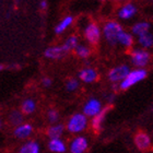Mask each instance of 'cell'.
<instances>
[{"label":"cell","instance_id":"cell-3","mask_svg":"<svg viewBox=\"0 0 153 153\" xmlns=\"http://www.w3.org/2000/svg\"><path fill=\"white\" fill-rule=\"evenodd\" d=\"M147 76V71L144 69H136V70L130 71V74H128L126 79L120 82V89L121 90H127L134 84L138 83L139 81L143 80Z\"/></svg>","mask_w":153,"mask_h":153},{"label":"cell","instance_id":"cell-12","mask_svg":"<svg viewBox=\"0 0 153 153\" xmlns=\"http://www.w3.org/2000/svg\"><path fill=\"white\" fill-rule=\"evenodd\" d=\"M136 12H137V8L131 3H127V4H125L124 7L120 8L118 16L121 19H130L136 14Z\"/></svg>","mask_w":153,"mask_h":153},{"label":"cell","instance_id":"cell-14","mask_svg":"<svg viewBox=\"0 0 153 153\" xmlns=\"http://www.w3.org/2000/svg\"><path fill=\"white\" fill-rule=\"evenodd\" d=\"M109 106H106L105 108H103L102 109V112L100 113L99 115H96L95 117H93V119H92V127H93V129L94 130H100L101 129V126H102V123H103V120L105 119V116H106V114H107V112L109 111Z\"/></svg>","mask_w":153,"mask_h":153},{"label":"cell","instance_id":"cell-27","mask_svg":"<svg viewBox=\"0 0 153 153\" xmlns=\"http://www.w3.org/2000/svg\"><path fill=\"white\" fill-rule=\"evenodd\" d=\"M47 115H48V119H49L51 123H55L58 119V113L56 111H54V109H51Z\"/></svg>","mask_w":153,"mask_h":153},{"label":"cell","instance_id":"cell-29","mask_svg":"<svg viewBox=\"0 0 153 153\" xmlns=\"http://www.w3.org/2000/svg\"><path fill=\"white\" fill-rule=\"evenodd\" d=\"M46 7H47V2H46V1H42V2H41V8H42V9H45Z\"/></svg>","mask_w":153,"mask_h":153},{"label":"cell","instance_id":"cell-17","mask_svg":"<svg viewBox=\"0 0 153 153\" xmlns=\"http://www.w3.org/2000/svg\"><path fill=\"white\" fill-rule=\"evenodd\" d=\"M20 153H39V146L35 141H29L22 146Z\"/></svg>","mask_w":153,"mask_h":153},{"label":"cell","instance_id":"cell-19","mask_svg":"<svg viewBox=\"0 0 153 153\" xmlns=\"http://www.w3.org/2000/svg\"><path fill=\"white\" fill-rule=\"evenodd\" d=\"M72 22H74V18H72V16H66V18L55 27V32L57 33V34H60V33L64 32L67 27H69Z\"/></svg>","mask_w":153,"mask_h":153},{"label":"cell","instance_id":"cell-28","mask_svg":"<svg viewBox=\"0 0 153 153\" xmlns=\"http://www.w3.org/2000/svg\"><path fill=\"white\" fill-rule=\"evenodd\" d=\"M42 82H43V85L44 86H51V80L49 79V78H43Z\"/></svg>","mask_w":153,"mask_h":153},{"label":"cell","instance_id":"cell-4","mask_svg":"<svg viewBox=\"0 0 153 153\" xmlns=\"http://www.w3.org/2000/svg\"><path fill=\"white\" fill-rule=\"evenodd\" d=\"M130 74V69L126 65H121L118 67H115L114 69L109 71L108 74V79L112 82H119V81H124L128 76V74Z\"/></svg>","mask_w":153,"mask_h":153},{"label":"cell","instance_id":"cell-23","mask_svg":"<svg viewBox=\"0 0 153 153\" xmlns=\"http://www.w3.org/2000/svg\"><path fill=\"white\" fill-rule=\"evenodd\" d=\"M22 120H23V117H22V114L18 111H13L11 114H10V123L14 126H21L22 124Z\"/></svg>","mask_w":153,"mask_h":153},{"label":"cell","instance_id":"cell-18","mask_svg":"<svg viewBox=\"0 0 153 153\" xmlns=\"http://www.w3.org/2000/svg\"><path fill=\"white\" fill-rule=\"evenodd\" d=\"M62 131H64V126L62 125H56V126H53L48 129L47 134L51 140H54V139H59V137L62 134Z\"/></svg>","mask_w":153,"mask_h":153},{"label":"cell","instance_id":"cell-6","mask_svg":"<svg viewBox=\"0 0 153 153\" xmlns=\"http://www.w3.org/2000/svg\"><path fill=\"white\" fill-rule=\"evenodd\" d=\"M131 60H132V64L134 66H137V67H144L149 62V60H150V55L146 51L136 49L131 54Z\"/></svg>","mask_w":153,"mask_h":153},{"label":"cell","instance_id":"cell-1","mask_svg":"<svg viewBox=\"0 0 153 153\" xmlns=\"http://www.w3.org/2000/svg\"><path fill=\"white\" fill-rule=\"evenodd\" d=\"M123 31V27L119 23L115 22V21H108L107 23H105V25L103 27V34L105 36L106 41L108 42L109 44L115 45L116 43H118V38Z\"/></svg>","mask_w":153,"mask_h":153},{"label":"cell","instance_id":"cell-11","mask_svg":"<svg viewBox=\"0 0 153 153\" xmlns=\"http://www.w3.org/2000/svg\"><path fill=\"white\" fill-rule=\"evenodd\" d=\"M79 78L82 80L83 82L91 83L94 82L97 79V74H96L95 70H93L91 68H85V69H83L79 72Z\"/></svg>","mask_w":153,"mask_h":153},{"label":"cell","instance_id":"cell-10","mask_svg":"<svg viewBox=\"0 0 153 153\" xmlns=\"http://www.w3.org/2000/svg\"><path fill=\"white\" fill-rule=\"evenodd\" d=\"M66 54V51H64L62 46H54V47H49L45 51L44 55L46 58H49V59H59L61 58L64 55Z\"/></svg>","mask_w":153,"mask_h":153},{"label":"cell","instance_id":"cell-16","mask_svg":"<svg viewBox=\"0 0 153 153\" xmlns=\"http://www.w3.org/2000/svg\"><path fill=\"white\" fill-rule=\"evenodd\" d=\"M49 150L51 152H56V153H62L66 151V146L60 139H54V140H51L49 144Z\"/></svg>","mask_w":153,"mask_h":153},{"label":"cell","instance_id":"cell-9","mask_svg":"<svg viewBox=\"0 0 153 153\" xmlns=\"http://www.w3.org/2000/svg\"><path fill=\"white\" fill-rule=\"evenodd\" d=\"M134 143L138 147V149H140V150H147L148 148L150 147L151 141L149 136L146 132H139L134 137Z\"/></svg>","mask_w":153,"mask_h":153},{"label":"cell","instance_id":"cell-7","mask_svg":"<svg viewBox=\"0 0 153 153\" xmlns=\"http://www.w3.org/2000/svg\"><path fill=\"white\" fill-rule=\"evenodd\" d=\"M84 35H85V38L88 39L89 43L96 44L99 42L100 37H101V32H100L99 26L96 25L95 23H90L84 30Z\"/></svg>","mask_w":153,"mask_h":153},{"label":"cell","instance_id":"cell-26","mask_svg":"<svg viewBox=\"0 0 153 153\" xmlns=\"http://www.w3.org/2000/svg\"><path fill=\"white\" fill-rule=\"evenodd\" d=\"M67 89L69 90V91H74V90L78 88V81L76 80H74V79H71V80H69L67 82Z\"/></svg>","mask_w":153,"mask_h":153},{"label":"cell","instance_id":"cell-24","mask_svg":"<svg viewBox=\"0 0 153 153\" xmlns=\"http://www.w3.org/2000/svg\"><path fill=\"white\" fill-rule=\"evenodd\" d=\"M139 44L144 48L151 47L153 45V36L151 35L150 33H148V34H146L143 36H140L139 37Z\"/></svg>","mask_w":153,"mask_h":153},{"label":"cell","instance_id":"cell-5","mask_svg":"<svg viewBox=\"0 0 153 153\" xmlns=\"http://www.w3.org/2000/svg\"><path fill=\"white\" fill-rule=\"evenodd\" d=\"M102 104L99 100L91 99L86 102V104L83 107V114L90 117H95L96 115H99L102 112Z\"/></svg>","mask_w":153,"mask_h":153},{"label":"cell","instance_id":"cell-21","mask_svg":"<svg viewBox=\"0 0 153 153\" xmlns=\"http://www.w3.org/2000/svg\"><path fill=\"white\" fill-rule=\"evenodd\" d=\"M118 43H120L121 45H124L126 47H129V46H131L132 43H134V38H132V36H131L129 33L123 32L120 35H119Z\"/></svg>","mask_w":153,"mask_h":153},{"label":"cell","instance_id":"cell-25","mask_svg":"<svg viewBox=\"0 0 153 153\" xmlns=\"http://www.w3.org/2000/svg\"><path fill=\"white\" fill-rule=\"evenodd\" d=\"M76 55L81 58H86L90 55V49L83 45H79L78 47L76 48Z\"/></svg>","mask_w":153,"mask_h":153},{"label":"cell","instance_id":"cell-22","mask_svg":"<svg viewBox=\"0 0 153 153\" xmlns=\"http://www.w3.org/2000/svg\"><path fill=\"white\" fill-rule=\"evenodd\" d=\"M35 111V102L33 100H25L22 104V112L25 114H31Z\"/></svg>","mask_w":153,"mask_h":153},{"label":"cell","instance_id":"cell-8","mask_svg":"<svg viewBox=\"0 0 153 153\" xmlns=\"http://www.w3.org/2000/svg\"><path fill=\"white\" fill-rule=\"evenodd\" d=\"M88 149V140L84 137H76L70 143L71 153H83Z\"/></svg>","mask_w":153,"mask_h":153},{"label":"cell","instance_id":"cell-15","mask_svg":"<svg viewBox=\"0 0 153 153\" xmlns=\"http://www.w3.org/2000/svg\"><path fill=\"white\" fill-rule=\"evenodd\" d=\"M149 29H150V24L148 22H139L132 26V32H134V34H136V35L140 37V36L148 34Z\"/></svg>","mask_w":153,"mask_h":153},{"label":"cell","instance_id":"cell-2","mask_svg":"<svg viewBox=\"0 0 153 153\" xmlns=\"http://www.w3.org/2000/svg\"><path fill=\"white\" fill-rule=\"evenodd\" d=\"M88 120H86V116L84 114H74L72 115L69 119L67 124L68 130L70 132H80L83 129H85Z\"/></svg>","mask_w":153,"mask_h":153},{"label":"cell","instance_id":"cell-13","mask_svg":"<svg viewBox=\"0 0 153 153\" xmlns=\"http://www.w3.org/2000/svg\"><path fill=\"white\" fill-rule=\"evenodd\" d=\"M32 126L30 124H23L19 127L16 128L14 130V136L19 139H24V138H27L32 132Z\"/></svg>","mask_w":153,"mask_h":153},{"label":"cell","instance_id":"cell-20","mask_svg":"<svg viewBox=\"0 0 153 153\" xmlns=\"http://www.w3.org/2000/svg\"><path fill=\"white\" fill-rule=\"evenodd\" d=\"M78 46L79 45H78V38H76V36H70L67 41L65 42L62 48H64V51L66 53H68V51H72V49H76Z\"/></svg>","mask_w":153,"mask_h":153}]
</instances>
